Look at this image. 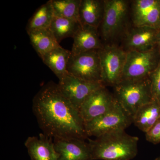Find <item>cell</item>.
<instances>
[{"instance_id":"6da1fadb","label":"cell","mask_w":160,"mask_h":160,"mask_svg":"<svg viewBox=\"0 0 160 160\" xmlns=\"http://www.w3.org/2000/svg\"><path fill=\"white\" fill-rule=\"evenodd\" d=\"M32 110L43 133L53 138L88 139L79 111L58 84L50 82L33 98Z\"/></svg>"},{"instance_id":"7a4b0ae2","label":"cell","mask_w":160,"mask_h":160,"mask_svg":"<svg viewBox=\"0 0 160 160\" xmlns=\"http://www.w3.org/2000/svg\"><path fill=\"white\" fill-rule=\"evenodd\" d=\"M88 139L92 160H130L138 154V138L125 130Z\"/></svg>"},{"instance_id":"3957f363","label":"cell","mask_w":160,"mask_h":160,"mask_svg":"<svg viewBox=\"0 0 160 160\" xmlns=\"http://www.w3.org/2000/svg\"><path fill=\"white\" fill-rule=\"evenodd\" d=\"M105 10L100 26V36L106 44L122 39L132 24L130 18V2L126 0H104Z\"/></svg>"},{"instance_id":"277c9868","label":"cell","mask_w":160,"mask_h":160,"mask_svg":"<svg viewBox=\"0 0 160 160\" xmlns=\"http://www.w3.org/2000/svg\"><path fill=\"white\" fill-rule=\"evenodd\" d=\"M113 88L117 102L132 118L141 107L153 101L149 77L123 80Z\"/></svg>"},{"instance_id":"5b68a950","label":"cell","mask_w":160,"mask_h":160,"mask_svg":"<svg viewBox=\"0 0 160 160\" xmlns=\"http://www.w3.org/2000/svg\"><path fill=\"white\" fill-rule=\"evenodd\" d=\"M98 53L102 83L113 87L122 80L127 52L116 44H104Z\"/></svg>"},{"instance_id":"8992f818","label":"cell","mask_w":160,"mask_h":160,"mask_svg":"<svg viewBox=\"0 0 160 160\" xmlns=\"http://www.w3.org/2000/svg\"><path fill=\"white\" fill-rule=\"evenodd\" d=\"M160 62V49L158 45L147 51L127 52L122 80L149 77Z\"/></svg>"},{"instance_id":"52a82bcc","label":"cell","mask_w":160,"mask_h":160,"mask_svg":"<svg viewBox=\"0 0 160 160\" xmlns=\"http://www.w3.org/2000/svg\"><path fill=\"white\" fill-rule=\"evenodd\" d=\"M132 123V118L118 102L111 109L85 123L87 137L98 138L112 132L125 130Z\"/></svg>"},{"instance_id":"ba28073f","label":"cell","mask_w":160,"mask_h":160,"mask_svg":"<svg viewBox=\"0 0 160 160\" xmlns=\"http://www.w3.org/2000/svg\"><path fill=\"white\" fill-rule=\"evenodd\" d=\"M67 71L69 74L85 81L102 82L98 50L72 54L67 65Z\"/></svg>"},{"instance_id":"9c48e42d","label":"cell","mask_w":160,"mask_h":160,"mask_svg":"<svg viewBox=\"0 0 160 160\" xmlns=\"http://www.w3.org/2000/svg\"><path fill=\"white\" fill-rule=\"evenodd\" d=\"M58 84L63 94L78 110L92 93L105 86L102 82L85 81L68 73L59 81Z\"/></svg>"},{"instance_id":"30bf717a","label":"cell","mask_w":160,"mask_h":160,"mask_svg":"<svg viewBox=\"0 0 160 160\" xmlns=\"http://www.w3.org/2000/svg\"><path fill=\"white\" fill-rule=\"evenodd\" d=\"M132 25L160 29V0H134L130 2Z\"/></svg>"},{"instance_id":"8fae6325","label":"cell","mask_w":160,"mask_h":160,"mask_svg":"<svg viewBox=\"0 0 160 160\" xmlns=\"http://www.w3.org/2000/svg\"><path fill=\"white\" fill-rule=\"evenodd\" d=\"M117 103L113 95L103 86L86 99L79 111L85 124L109 111Z\"/></svg>"},{"instance_id":"7c38bea8","label":"cell","mask_w":160,"mask_h":160,"mask_svg":"<svg viewBox=\"0 0 160 160\" xmlns=\"http://www.w3.org/2000/svg\"><path fill=\"white\" fill-rule=\"evenodd\" d=\"M157 29L132 25L122 38V48L126 52L146 51L157 46Z\"/></svg>"},{"instance_id":"4fadbf2b","label":"cell","mask_w":160,"mask_h":160,"mask_svg":"<svg viewBox=\"0 0 160 160\" xmlns=\"http://www.w3.org/2000/svg\"><path fill=\"white\" fill-rule=\"evenodd\" d=\"M57 160H92L89 143L80 138H55Z\"/></svg>"},{"instance_id":"5bb4252c","label":"cell","mask_w":160,"mask_h":160,"mask_svg":"<svg viewBox=\"0 0 160 160\" xmlns=\"http://www.w3.org/2000/svg\"><path fill=\"white\" fill-rule=\"evenodd\" d=\"M72 54L76 55L102 49V43L98 29L86 25H81L73 37Z\"/></svg>"},{"instance_id":"9a60e30c","label":"cell","mask_w":160,"mask_h":160,"mask_svg":"<svg viewBox=\"0 0 160 160\" xmlns=\"http://www.w3.org/2000/svg\"><path fill=\"white\" fill-rule=\"evenodd\" d=\"M25 146L32 160H58L52 138L43 133H40L38 136L27 138Z\"/></svg>"},{"instance_id":"2e32d148","label":"cell","mask_w":160,"mask_h":160,"mask_svg":"<svg viewBox=\"0 0 160 160\" xmlns=\"http://www.w3.org/2000/svg\"><path fill=\"white\" fill-rule=\"evenodd\" d=\"M104 10V0H81L79 12L81 25L98 29L102 21Z\"/></svg>"},{"instance_id":"e0dca14e","label":"cell","mask_w":160,"mask_h":160,"mask_svg":"<svg viewBox=\"0 0 160 160\" xmlns=\"http://www.w3.org/2000/svg\"><path fill=\"white\" fill-rule=\"evenodd\" d=\"M71 54V51L60 46L44 55L41 58L59 81L68 73L67 65Z\"/></svg>"},{"instance_id":"ac0fdd59","label":"cell","mask_w":160,"mask_h":160,"mask_svg":"<svg viewBox=\"0 0 160 160\" xmlns=\"http://www.w3.org/2000/svg\"><path fill=\"white\" fill-rule=\"evenodd\" d=\"M160 118V104L153 100L139 109L132 117V123L146 133Z\"/></svg>"},{"instance_id":"d6986e66","label":"cell","mask_w":160,"mask_h":160,"mask_svg":"<svg viewBox=\"0 0 160 160\" xmlns=\"http://www.w3.org/2000/svg\"><path fill=\"white\" fill-rule=\"evenodd\" d=\"M30 42L40 58L60 46L49 28L35 29L27 32Z\"/></svg>"},{"instance_id":"ffe728a7","label":"cell","mask_w":160,"mask_h":160,"mask_svg":"<svg viewBox=\"0 0 160 160\" xmlns=\"http://www.w3.org/2000/svg\"><path fill=\"white\" fill-rule=\"evenodd\" d=\"M81 25L77 20L54 16L49 29L59 43L66 38H73Z\"/></svg>"},{"instance_id":"44dd1931","label":"cell","mask_w":160,"mask_h":160,"mask_svg":"<svg viewBox=\"0 0 160 160\" xmlns=\"http://www.w3.org/2000/svg\"><path fill=\"white\" fill-rule=\"evenodd\" d=\"M54 17L51 0L40 6L29 20L27 32L35 29H48Z\"/></svg>"},{"instance_id":"7402d4cb","label":"cell","mask_w":160,"mask_h":160,"mask_svg":"<svg viewBox=\"0 0 160 160\" xmlns=\"http://www.w3.org/2000/svg\"><path fill=\"white\" fill-rule=\"evenodd\" d=\"M81 2V0H51L54 16L80 22L79 12Z\"/></svg>"},{"instance_id":"603a6c76","label":"cell","mask_w":160,"mask_h":160,"mask_svg":"<svg viewBox=\"0 0 160 160\" xmlns=\"http://www.w3.org/2000/svg\"><path fill=\"white\" fill-rule=\"evenodd\" d=\"M152 99L160 104V62L156 69L149 75Z\"/></svg>"},{"instance_id":"cb8c5ba5","label":"cell","mask_w":160,"mask_h":160,"mask_svg":"<svg viewBox=\"0 0 160 160\" xmlns=\"http://www.w3.org/2000/svg\"><path fill=\"white\" fill-rule=\"evenodd\" d=\"M145 134L146 140L149 142L154 145L160 143V118Z\"/></svg>"},{"instance_id":"d4e9b609","label":"cell","mask_w":160,"mask_h":160,"mask_svg":"<svg viewBox=\"0 0 160 160\" xmlns=\"http://www.w3.org/2000/svg\"><path fill=\"white\" fill-rule=\"evenodd\" d=\"M157 45L160 49V29L158 31L157 36Z\"/></svg>"},{"instance_id":"484cf974","label":"cell","mask_w":160,"mask_h":160,"mask_svg":"<svg viewBox=\"0 0 160 160\" xmlns=\"http://www.w3.org/2000/svg\"><path fill=\"white\" fill-rule=\"evenodd\" d=\"M155 160H160V156L158 157L157 158H156Z\"/></svg>"}]
</instances>
